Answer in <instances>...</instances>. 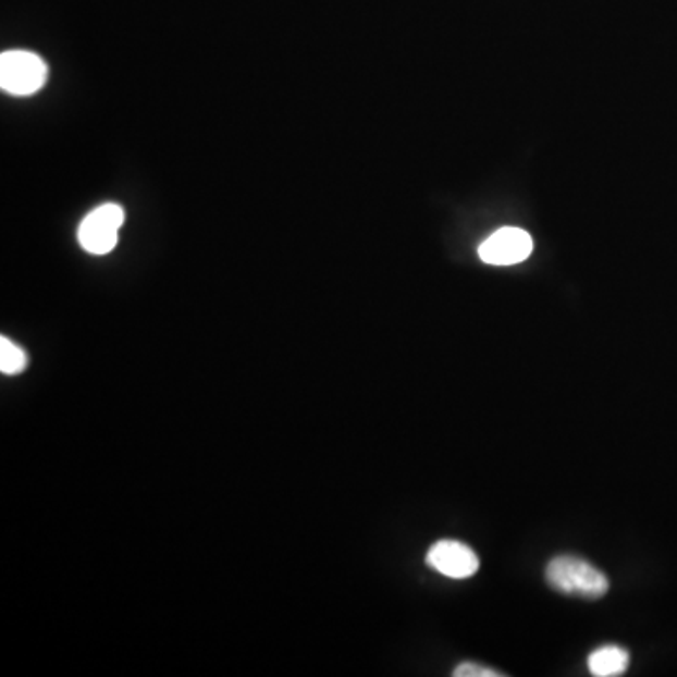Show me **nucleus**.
I'll list each match as a JSON object with an SVG mask.
<instances>
[{"mask_svg":"<svg viewBox=\"0 0 677 677\" xmlns=\"http://www.w3.org/2000/svg\"><path fill=\"white\" fill-rule=\"evenodd\" d=\"M546 581L557 593L596 601L610 591L606 574L576 555H559L547 563Z\"/></svg>","mask_w":677,"mask_h":677,"instance_id":"1","label":"nucleus"},{"mask_svg":"<svg viewBox=\"0 0 677 677\" xmlns=\"http://www.w3.org/2000/svg\"><path fill=\"white\" fill-rule=\"evenodd\" d=\"M48 79V66L40 57L14 49L0 56V87L14 97H28L42 89Z\"/></svg>","mask_w":677,"mask_h":677,"instance_id":"2","label":"nucleus"},{"mask_svg":"<svg viewBox=\"0 0 677 677\" xmlns=\"http://www.w3.org/2000/svg\"><path fill=\"white\" fill-rule=\"evenodd\" d=\"M125 222V211L118 204H104L90 211L79 226V243L90 255H108L118 245V232Z\"/></svg>","mask_w":677,"mask_h":677,"instance_id":"3","label":"nucleus"},{"mask_svg":"<svg viewBox=\"0 0 677 677\" xmlns=\"http://www.w3.org/2000/svg\"><path fill=\"white\" fill-rule=\"evenodd\" d=\"M428 565L454 580H467L478 573L480 559L472 547L459 540H439L429 547Z\"/></svg>","mask_w":677,"mask_h":677,"instance_id":"4","label":"nucleus"},{"mask_svg":"<svg viewBox=\"0 0 677 677\" xmlns=\"http://www.w3.org/2000/svg\"><path fill=\"white\" fill-rule=\"evenodd\" d=\"M531 253V235L519 229L497 230L478 249L480 258L491 266H514L524 262Z\"/></svg>","mask_w":677,"mask_h":677,"instance_id":"5","label":"nucleus"},{"mask_svg":"<svg viewBox=\"0 0 677 677\" xmlns=\"http://www.w3.org/2000/svg\"><path fill=\"white\" fill-rule=\"evenodd\" d=\"M629 651L623 650L615 643L602 645L594 650L588 658V666L591 674L596 677H617L623 676L629 670Z\"/></svg>","mask_w":677,"mask_h":677,"instance_id":"6","label":"nucleus"},{"mask_svg":"<svg viewBox=\"0 0 677 677\" xmlns=\"http://www.w3.org/2000/svg\"><path fill=\"white\" fill-rule=\"evenodd\" d=\"M27 366V356L10 338H0V371L4 374L22 373Z\"/></svg>","mask_w":677,"mask_h":677,"instance_id":"7","label":"nucleus"},{"mask_svg":"<svg viewBox=\"0 0 677 677\" xmlns=\"http://www.w3.org/2000/svg\"><path fill=\"white\" fill-rule=\"evenodd\" d=\"M454 676L456 677H501L503 676V674H501V672L493 670V668H488V666H482V664L464 663L457 666L456 670H454Z\"/></svg>","mask_w":677,"mask_h":677,"instance_id":"8","label":"nucleus"}]
</instances>
